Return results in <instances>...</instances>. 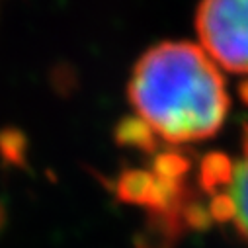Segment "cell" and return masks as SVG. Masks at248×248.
<instances>
[{
    "label": "cell",
    "instance_id": "1",
    "mask_svg": "<svg viewBox=\"0 0 248 248\" xmlns=\"http://www.w3.org/2000/svg\"><path fill=\"white\" fill-rule=\"evenodd\" d=\"M129 100L153 133L168 143L213 137L231 100L215 61L190 41H166L135 65Z\"/></svg>",
    "mask_w": 248,
    "mask_h": 248
},
{
    "label": "cell",
    "instance_id": "2",
    "mask_svg": "<svg viewBox=\"0 0 248 248\" xmlns=\"http://www.w3.org/2000/svg\"><path fill=\"white\" fill-rule=\"evenodd\" d=\"M202 49L227 71L248 73V0H209L198 8Z\"/></svg>",
    "mask_w": 248,
    "mask_h": 248
},
{
    "label": "cell",
    "instance_id": "3",
    "mask_svg": "<svg viewBox=\"0 0 248 248\" xmlns=\"http://www.w3.org/2000/svg\"><path fill=\"white\" fill-rule=\"evenodd\" d=\"M200 182L202 188L211 194V217L231 221L248 238V123L244 127L240 156L229 160L225 155H209L202 162Z\"/></svg>",
    "mask_w": 248,
    "mask_h": 248
},
{
    "label": "cell",
    "instance_id": "4",
    "mask_svg": "<svg viewBox=\"0 0 248 248\" xmlns=\"http://www.w3.org/2000/svg\"><path fill=\"white\" fill-rule=\"evenodd\" d=\"M156 135L141 117H125L115 127V141L123 147H133L143 153H153L156 149Z\"/></svg>",
    "mask_w": 248,
    "mask_h": 248
},
{
    "label": "cell",
    "instance_id": "5",
    "mask_svg": "<svg viewBox=\"0 0 248 248\" xmlns=\"http://www.w3.org/2000/svg\"><path fill=\"white\" fill-rule=\"evenodd\" d=\"M28 151V139L18 129H4L0 133V155L10 164H24Z\"/></svg>",
    "mask_w": 248,
    "mask_h": 248
},
{
    "label": "cell",
    "instance_id": "6",
    "mask_svg": "<svg viewBox=\"0 0 248 248\" xmlns=\"http://www.w3.org/2000/svg\"><path fill=\"white\" fill-rule=\"evenodd\" d=\"M4 223H6V211H4V205L0 203V229L4 227Z\"/></svg>",
    "mask_w": 248,
    "mask_h": 248
}]
</instances>
